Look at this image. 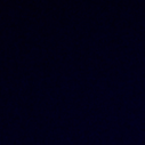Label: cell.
I'll list each match as a JSON object with an SVG mask.
<instances>
[]
</instances>
